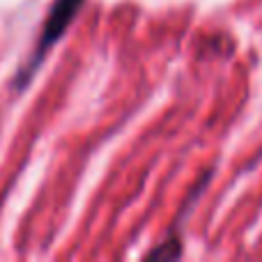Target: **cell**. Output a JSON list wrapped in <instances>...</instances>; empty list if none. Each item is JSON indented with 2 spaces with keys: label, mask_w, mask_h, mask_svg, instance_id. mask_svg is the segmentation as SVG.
<instances>
[{
  "label": "cell",
  "mask_w": 262,
  "mask_h": 262,
  "mask_svg": "<svg viewBox=\"0 0 262 262\" xmlns=\"http://www.w3.org/2000/svg\"><path fill=\"white\" fill-rule=\"evenodd\" d=\"M182 255V244H180V237L172 235L170 242L163 239L157 249H152L147 253V258H180Z\"/></svg>",
  "instance_id": "cell-2"
},
{
  "label": "cell",
  "mask_w": 262,
  "mask_h": 262,
  "mask_svg": "<svg viewBox=\"0 0 262 262\" xmlns=\"http://www.w3.org/2000/svg\"><path fill=\"white\" fill-rule=\"evenodd\" d=\"M85 5V0H53L49 9V16L44 21V30H41L39 39H37V46L32 51V55L28 58V62L18 69L16 74V90H23L28 83L32 81L35 72L39 69V64L44 62L46 53L58 44L60 39L64 37V32L69 30L72 21L76 18V14L81 12V7Z\"/></svg>",
  "instance_id": "cell-1"
}]
</instances>
